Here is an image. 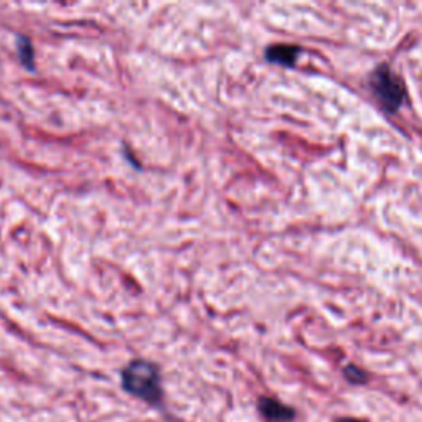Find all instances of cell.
<instances>
[{"label":"cell","mask_w":422,"mask_h":422,"mask_svg":"<svg viewBox=\"0 0 422 422\" xmlns=\"http://www.w3.org/2000/svg\"><path fill=\"white\" fill-rule=\"evenodd\" d=\"M122 388L134 398L148 404H158L163 399L162 376L156 363L134 360L122 370Z\"/></svg>","instance_id":"obj_1"},{"label":"cell","mask_w":422,"mask_h":422,"mask_svg":"<svg viewBox=\"0 0 422 422\" xmlns=\"http://www.w3.org/2000/svg\"><path fill=\"white\" fill-rule=\"evenodd\" d=\"M371 89L381 107L396 112L406 101V86L398 74L388 64H380L371 74Z\"/></svg>","instance_id":"obj_2"},{"label":"cell","mask_w":422,"mask_h":422,"mask_svg":"<svg viewBox=\"0 0 422 422\" xmlns=\"http://www.w3.org/2000/svg\"><path fill=\"white\" fill-rule=\"evenodd\" d=\"M261 416L271 422H291L295 418V409L291 408L279 399L269 398V396H262L257 403Z\"/></svg>","instance_id":"obj_3"},{"label":"cell","mask_w":422,"mask_h":422,"mask_svg":"<svg viewBox=\"0 0 422 422\" xmlns=\"http://www.w3.org/2000/svg\"><path fill=\"white\" fill-rule=\"evenodd\" d=\"M300 54V48L297 45H289V43H277L271 45L269 48L266 49V58L272 63L282 64V66H294L297 58Z\"/></svg>","instance_id":"obj_4"},{"label":"cell","mask_w":422,"mask_h":422,"mask_svg":"<svg viewBox=\"0 0 422 422\" xmlns=\"http://www.w3.org/2000/svg\"><path fill=\"white\" fill-rule=\"evenodd\" d=\"M344 375L351 385H365L368 381V375L355 365H346L344 368Z\"/></svg>","instance_id":"obj_5"},{"label":"cell","mask_w":422,"mask_h":422,"mask_svg":"<svg viewBox=\"0 0 422 422\" xmlns=\"http://www.w3.org/2000/svg\"><path fill=\"white\" fill-rule=\"evenodd\" d=\"M18 57L22 59L23 64L27 68H32L33 64V47L28 42V38L20 37L18 38Z\"/></svg>","instance_id":"obj_6"},{"label":"cell","mask_w":422,"mask_h":422,"mask_svg":"<svg viewBox=\"0 0 422 422\" xmlns=\"http://www.w3.org/2000/svg\"><path fill=\"white\" fill-rule=\"evenodd\" d=\"M336 422H366V421L356 419V418H340Z\"/></svg>","instance_id":"obj_7"}]
</instances>
